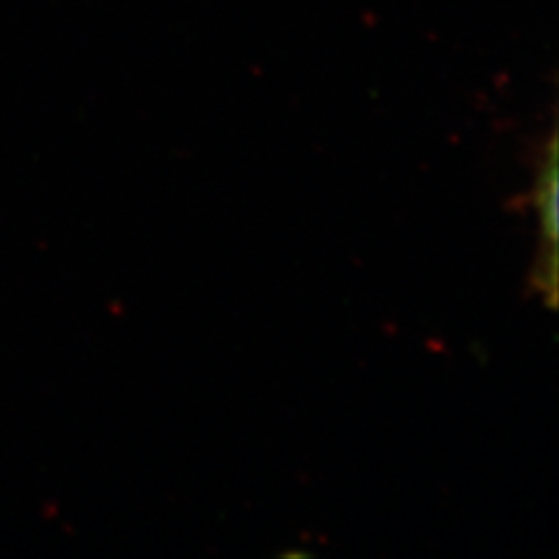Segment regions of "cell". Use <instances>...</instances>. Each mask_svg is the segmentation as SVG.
Returning <instances> with one entry per match:
<instances>
[{
    "instance_id": "6da1fadb",
    "label": "cell",
    "mask_w": 559,
    "mask_h": 559,
    "mask_svg": "<svg viewBox=\"0 0 559 559\" xmlns=\"http://www.w3.org/2000/svg\"><path fill=\"white\" fill-rule=\"evenodd\" d=\"M539 214V249H558V135L551 131L543 145L539 177L533 191Z\"/></svg>"
}]
</instances>
